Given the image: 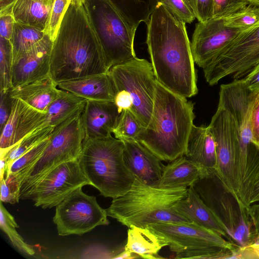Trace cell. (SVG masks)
<instances>
[{
  "mask_svg": "<svg viewBox=\"0 0 259 259\" xmlns=\"http://www.w3.org/2000/svg\"><path fill=\"white\" fill-rule=\"evenodd\" d=\"M146 24V43L156 80L186 98L196 95L197 74L185 23L160 3Z\"/></svg>",
  "mask_w": 259,
  "mask_h": 259,
  "instance_id": "6da1fadb",
  "label": "cell"
},
{
  "mask_svg": "<svg viewBox=\"0 0 259 259\" xmlns=\"http://www.w3.org/2000/svg\"><path fill=\"white\" fill-rule=\"evenodd\" d=\"M109 71L82 1L70 0L53 42L49 75L58 84Z\"/></svg>",
  "mask_w": 259,
  "mask_h": 259,
  "instance_id": "7a4b0ae2",
  "label": "cell"
},
{
  "mask_svg": "<svg viewBox=\"0 0 259 259\" xmlns=\"http://www.w3.org/2000/svg\"><path fill=\"white\" fill-rule=\"evenodd\" d=\"M194 106L157 80L149 124L137 140L161 160L171 161L184 155L195 117Z\"/></svg>",
  "mask_w": 259,
  "mask_h": 259,
  "instance_id": "3957f363",
  "label": "cell"
},
{
  "mask_svg": "<svg viewBox=\"0 0 259 259\" xmlns=\"http://www.w3.org/2000/svg\"><path fill=\"white\" fill-rule=\"evenodd\" d=\"M186 187L162 188L146 184L136 177L130 190L113 199L106 211L107 215L128 228H147L158 223H191L173 208L185 197Z\"/></svg>",
  "mask_w": 259,
  "mask_h": 259,
  "instance_id": "277c9868",
  "label": "cell"
},
{
  "mask_svg": "<svg viewBox=\"0 0 259 259\" xmlns=\"http://www.w3.org/2000/svg\"><path fill=\"white\" fill-rule=\"evenodd\" d=\"M123 142L112 136L84 140L78 159L91 185L101 195L113 199L125 194L136 177L126 166Z\"/></svg>",
  "mask_w": 259,
  "mask_h": 259,
  "instance_id": "5b68a950",
  "label": "cell"
},
{
  "mask_svg": "<svg viewBox=\"0 0 259 259\" xmlns=\"http://www.w3.org/2000/svg\"><path fill=\"white\" fill-rule=\"evenodd\" d=\"M191 186L223 225L228 241L242 247L251 244L247 208L215 169L206 170Z\"/></svg>",
  "mask_w": 259,
  "mask_h": 259,
  "instance_id": "8992f818",
  "label": "cell"
},
{
  "mask_svg": "<svg viewBox=\"0 0 259 259\" xmlns=\"http://www.w3.org/2000/svg\"><path fill=\"white\" fill-rule=\"evenodd\" d=\"M147 228L169 246L176 258H231L239 246L192 222L153 223Z\"/></svg>",
  "mask_w": 259,
  "mask_h": 259,
  "instance_id": "52a82bcc",
  "label": "cell"
},
{
  "mask_svg": "<svg viewBox=\"0 0 259 259\" xmlns=\"http://www.w3.org/2000/svg\"><path fill=\"white\" fill-rule=\"evenodd\" d=\"M82 1L108 70L135 58L134 45L137 29L128 24L109 0Z\"/></svg>",
  "mask_w": 259,
  "mask_h": 259,
  "instance_id": "ba28073f",
  "label": "cell"
},
{
  "mask_svg": "<svg viewBox=\"0 0 259 259\" xmlns=\"http://www.w3.org/2000/svg\"><path fill=\"white\" fill-rule=\"evenodd\" d=\"M82 110L54 127L44 153L21 185L20 199H28L33 188L53 168L64 162L78 159L85 139Z\"/></svg>",
  "mask_w": 259,
  "mask_h": 259,
  "instance_id": "9c48e42d",
  "label": "cell"
},
{
  "mask_svg": "<svg viewBox=\"0 0 259 259\" xmlns=\"http://www.w3.org/2000/svg\"><path fill=\"white\" fill-rule=\"evenodd\" d=\"M257 92L250 90L243 79L222 84L218 105L227 109L234 118L239 152L236 168L242 173L251 174L259 170V146L253 141L250 114Z\"/></svg>",
  "mask_w": 259,
  "mask_h": 259,
  "instance_id": "30bf717a",
  "label": "cell"
},
{
  "mask_svg": "<svg viewBox=\"0 0 259 259\" xmlns=\"http://www.w3.org/2000/svg\"><path fill=\"white\" fill-rule=\"evenodd\" d=\"M116 92L124 90L131 98V112L143 128L148 126L153 111L157 80L152 64L135 58L113 66L109 71Z\"/></svg>",
  "mask_w": 259,
  "mask_h": 259,
  "instance_id": "8fae6325",
  "label": "cell"
},
{
  "mask_svg": "<svg viewBox=\"0 0 259 259\" xmlns=\"http://www.w3.org/2000/svg\"><path fill=\"white\" fill-rule=\"evenodd\" d=\"M258 62L259 24L245 30L202 69L206 82L213 85L228 75L240 79Z\"/></svg>",
  "mask_w": 259,
  "mask_h": 259,
  "instance_id": "7c38bea8",
  "label": "cell"
},
{
  "mask_svg": "<svg viewBox=\"0 0 259 259\" xmlns=\"http://www.w3.org/2000/svg\"><path fill=\"white\" fill-rule=\"evenodd\" d=\"M82 188L56 206L53 220L60 236L82 235L96 227L109 224L106 210L99 205L94 196L84 193Z\"/></svg>",
  "mask_w": 259,
  "mask_h": 259,
  "instance_id": "4fadbf2b",
  "label": "cell"
},
{
  "mask_svg": "<svg viewBox=\"0 0 259 259\" xmlns=\"http://www.w3.org/2000/svg\"><path fill=\"white\" fill-rule=\"evenodd\" d=\"M208 126L215 143V170L224 183L238 197L236 161L239 141L234 118L227 109L218 105Z\"/></svg>",
  "mask_w": 259,
  "mask_h": 259,
  "instance_id": "5bb4252c",
  "label": "cell"
},
{
  "mask_svg": "<svg viewBox=\"0 0 259 259\" xmlns=\"http://www.w3.org/2000/svg\"><path fill=\"white\" fill-rule=\"evenodd\" d=\"M90 182L81 170L78 160L64 162L49 171L36 184L28 197L34 205L42 208L56 206L79 187Z\"/></svg>",
  "mask_w": 259,
  "mask_h": 259,
  "instance_id": "9a60e30c",
  "label": "cell"
},
{
  "mask_svg": "<svg viewBox=\"0 0 259 259\" xmlns=\"http://www.w3.org/2000/svg\"><path fill=\"white\" fill-rule=\"evenodd\" d=\"M246 30L227 27L223 18L212 17L198 22L191 42L194 62L202 68Z\"/></svg>",
  "mask_w": 259,
  "mask_h": 259,
  "instance_id": "2e32d148",
  "label": "cell"
},
{
  "mask_svg": "<svg viewBox=\"0 0 259 259\" xmlns=\"http://www.w3.org/2000/svg\"><path fill=\"white\" fill-rule=\"evenodd\" d=\"M53 42L46 34L30 50L12 61V88L49 75Z\"/></svg>",
  "mask_w": 259,
  "mask_h": 259,
  "instance_id": "e0dca14e",
  "label": "cell"
},
{
  "mask_svg": "<svg viewBox=\"0 0 259 259\" xmlns=\"http://www.w3.org/2000/svg\"><path fill=\"white\" fill-rule=\"evenodd\" d=\"M46 114L20 99L12 98L10 115L1 132V150L14 146L29 133L46 126Z\"/></svg>",
  "mask_w": 259,
  "mask_h": 259,
  "instance_id": "ac0fdd59",
  "label": "cell"
},
{
  "mask_svg": "<svg viewBox=\"0 0 259 259\" xmlns=\"http://www.w3.org/2000/svg\"><path fill=\"white\" fill-rule=\"evenodd\" d=\"M121 141L124 145L123 158L126 166L135 177L154 186L161 176L163 167L161 160L137 140Z\"/></svg>",
  "mask_w": 259,
  "mask_h": 259,
  "instance_id": "d6986e66",
  "label": "cell"
},
{
  "mask_svg": "<svg viewBox=\"0 0 259 259\" xmlns=\"http://www.w3.org/2000/svg\"><path fill=\"white\" fill-rule=\"evenodd\" d=\"M120 114L114 102L87 100L81 113L84 140L111 136Z\"/></svg>",
  "mask_w": 259,
  "mask_h": 259,
  "instance_id": "ffe728a7",
  "label": "cell"
},
{
  "mask_svg": "<svg viewBox=\"0 0 259 259\" xmlns=\"http://www.w3.org/2000/svg\"><path fill=\"white\" fill-rule=\"evenodd\" d=\"M59 89L87 100L114 102L115 90L109 71L61 82Z\"/></svg>",
  "mask_w": 259,
  "mask_h": 259,
  "instance_id": "44dd1931",
  "label": "cell"
},
{
  "mask_svg": "<svg viewBox=\"0 0 259 259\" xmlns=\"http://www.w3.org/2000/svg\"><path fill=\"white\" fill-rule=\"evenodd\" d=\"M173 208L191 222L211 230L228 240L223 225L192 186L189 187L186 196L178 201Z\"/></svg>",
  "mask_w": 259,
  "mask_h": 259,
  "instance_id": "7402d4cb",
  "label": "cell"
},
{
  "mask_svg": "<svg viewBox=\"0 0 259 259\" xmlns=\"http://www.w3.org/2000/svg\"><path fill=\"white\" fill-rule=\"evenodd\" d=\"M60 89L50 75L12 88V98L21 100L30 106L47 112L49 105L59 96Z\"/></svg>",
  "mask_w": 259,
  "mask_h": 259,
  "instance_id": "603a6c76",
  "label": "cell"
},
{
  "mask_svg": "<svg viewBox=\"0 0 259 259\" xmlns=\"http://www.w3.org/2000/svg\"><path fill=\"white\" fill-rule=\"evenodd\" d=\"M184 156L205 170L215 169V143L209 126L193 125Z\"/></svg>",
  "mask_w": 259,
  "mask_h": 259,
  "instance_id": "cb8c5ba5",
  "label": "cell"
},
{
  "mask_svg": "<svg viewBox=\"0 0 259 259\" xmlns=\"http://www.w3.org/2000/svg\"><path fill=\"white\" fill-rule=\"evenodd\" d=\"M163 166L161 176L154 186L170 188L191 186L206 170L185 156Z\"/></svg>",
  "mask_w": 259,
  "mask_h": 259,
  "instance_id": "d4e9b609",
  "label": "cell"
},
{
  "mask_svg": "<svg viewBox=\"0 0 259 259\" xmlns=\"http://www.w3.org/2000/svg\"><path fill=\"white\" fill-rule=\"evenodd\" d=\"M55 0H14L12 14L16 22L44 31Z\"/></svg>",
  "mask_w": 259,
  "mask_h": 259,
  "instance_id": "484cf974",
  "label": "cell"
},
{
  "mask_svg": "<svg viewBox=\"0 0 259 259\" xmlns=\"http://www.w3.org/2000/svg\"><path fill=\"white\" fill-rule=\"evenodd\" d=\"M166 245L147 228L132 226L127 231L124 249L147 259L163 258L158 253Z\"/></svg>",
  "mask_w": 259,
  "mask_h": 259,
  "instance_id": "4316f807",
  "label": "cell"
},
{
  "mask_svg": "<svg viewBox=\"0 0 259 259\" xmlns=\"http://www.w3.org/2000/svg\"><path fill=\"white\" fill-rule=\"evenodd\" d=\"M86 102L85 99L60 89L58 97L48 108L44 125L55 127L73 115L82 111Z\"/></svg>",
  "mask_w": 259,
  "mask_h": 259,
  "instance_id": "83f0119b",
  "label": "cell"
},
{
  "mask_svg": "<svg viewBox=\"0 0 259 259\" xmlns=\"http://www.w3.org/2000/svg\"><path fill=\"white\" fill-rule=\"evenodd\" d=\"M54 127L40 126L23 138L14 146L1 150V179L4 178L12 163L35 145L49 138Z\"/></svg>",
  "mask_w": 259,
  "mask_h": 259,
  "instance_id": "f1b7e54d",
  "label": "cell"
},
{
  "mask_svg": "<svg viewBox=\"0 0 259 259\" xmlns=\"http://www.w3.org/2000/svg\"><path fill=\"white\" fill-rule=\"evenodd\" d=\"M124 20L137 29L139 24L146 23L156 7L164 0H109Z\"/></svg>",
  "mask_w": 259,
  "mask_h": 259,
  "instance_id": "f546056e",
  "label": "cell"
},
{
  "mask_svg": "<svg viewBox=\"0 0 259 259\" xmlns=\"http://www.w3.org/2000/svg\"><path fill=\"white\" fill-rule=\"evenodd\" d=\"M46 34L34 26L15 22L11 39L12 61L30 50Z\"/></svg>",
  "mask_w": 259,
  "mask_h": 259,
  "instance_id": "4dcf8cb0",
  "label": "cell"
},
{
  "mask_svg": "<svg viewBox=\"0 0 259 259\" xmlns=\"http://www.w3.org/2000/svg\"><path fill=\"white\" fill-rule=\"evenodd\" d=\"M50 137L15 160L10 166L4 178L9 174H16L23 182L33 166L44 153L49 144Z\"/></svg>",
  "mask_w": 259,
  "mask_h": 259,
  "instance_id": "1f68e13d",
  "label": "cell"
},
{
  "mask_svg": "<svg viewBox=\"0 0 259 259\" xmlns=\"http://www.w3.org/2000/svg\"><path fill=\"white\" fill-rule=\"evenodd\" d=\"M0 226L9 237L13 246L19 251L29 255L34 254L32 246L26 243L16 231V228L19 226L13 216L4 206L2 201L0 204Z\"/></svg>",
  "mask_w": 259,
  "mask_h": 259,
  "instance_id": "d6a6232c",
  "label": "cell"
},
{
  "mask_svg": "<svg viewBox=\"0 0 259 259\" xmlns=\"http://www.w3.org/2000/svg\"><path fill=\"white\" fill-rule=\"evenodd\" d=\"M143 128L131 111L124 110L120 114L113 131V134L115 138L120 140H137Z\"/></svg>",
  "mask_w": 259,
  "mask_h": 259,
  "instance_id": "836d02e7",
  "label": "cell"
},
{
  "mask_svg": "<svg viewBox=\"0 0 259 259\" xmlns=\"http://www.w3.org/2000/svg\"><path fill=\"white\" fill-rule=\"evenodd\" d=\"M224 19L227 27L247 29L259 24V7L248 4L238 12Z\"/></svg>",
  "mask_w": 259,
  "mask_h": 259,
  "instance_id": "e575fe53",
  "label": "cell"
},
{
  "mask_svg": "<svg viewBox=\"0 0 259 259\" xmlns=\"http://www.w3.org/2000/svg\"><path fill=\"white\" fill-rule=\"evenodd\" d=\"M12 52L10 41L0 37L1 92H8L12 88Z\"/></svg>",
  "mask_w": 259,
  "mask_h": 259,
  "instance_id": "d590c367",
  "label": "cell"
},
{
  "mask_svg": "<svg viewBox=\"0 0 259 259\" xmlns=\"http://www.w3.org/2000/svg\"><path fill=\"white\" fill-rule=\"evenodd\" d=\"M70 0H55L49 14L44 32L53 41L58 33L62 18Z\"/></svg>",
  "mask_w": 259,
  "mask_h": 259,
  "instance_id": "8d00e7d4",
  "label": "cell"
},
{
  "mask_svg": "<svg viewBox=\"0 0 259 259\" xmlns=\"http://www.w3.org/2000/svg\"><path fill=\"white\" fill-rule=\"evenodd\" d=\"M21 187V183L13 174L1 179V201L11 204L18 202Z\"/></svg>",
  "mask_w": 259,
  "mask_h": 259,
  "instance_id": "74e56055",
  "label": "cell"
},
{
  "mask_svg": "<svg viewBox=\"0 0 259 259\" xmlns=\"http://www.w3.org/2000/svg\"><path fill=\"white\" fill-rule=\"evenodd\" d=\"M162 3L185 24L191 23L196 18L188 0H164Z\"/></svg>",
  "mask_w": 259,
  "mask_h": 259,
  "instance_id": "f35d334b",
  "label": "cell"
},
{
  "mask_svg": "<svg viewBox=\"0 0 259 259\" xmlns=\"http://www.w3.org/2000/svg\"><path fill=\"white\" fill-rule=\"evenodd\" d=\"M248 4L246 0H213L212 17L224 18Z\"/></svg>",
  "mask_w": 259,
  "mask_h": 259,
  "instance_id": "ab89813d",
  "label": "cell"
},
{
  "mask_svg": "<svg viewBox=\"0 0 259 259\" xmlns=\"http://www.w3.org/2000/svg\"><path fill=\"white\" fill-rule=\"evenodd\" d=\"M198 22L213 17V0H188Z\"/></svg>",
  "mask_w": 259,
  "mask_h": 259,
  "instance_id": "60d3db41",
  "label": "cell"
},
{
  "mask_svg": "<svg viewBox=\"0 0 259 259\" xmlns=\"http://www.w3.org/2000/svg\"><path fill=\"white\" fill-rule=\"evenodd\" d=\"M250 122L253 142L259 146V92L256 93L252 105Z\"/></svg>",
  "mask_w": 259,
  "mask_h": 259,
  "instance_id": "b9f144b4",
  "label": "cell"
},
{
  "mask_svg": "<svg viewBox=\"0 0 259 259\" xmlns=\"http://www.w3.org/2000/svg\"><path fill=\"white\" fill-rule=\"evenodd\" d=\"M247 211L251 226V244H259V204L251 205Z\"/></svg>",
  "mask_w": 259,
  "mask_h": 259,
  "instance_id": "7bdbcfd3",
  "label": "cell"
},
{
  "mask_svg": "<svg viewBox=\"0 0 259 259\" xmlns=\"http://www.w3.org/2000/svg\"><path fill=\"white\" fill-rule=\"evenodd\" d=\"M8 92H1L0 102V130L1 132L6 123L10 115L12 105V98Z\"/></svg>",
  "mask_w": 259,
  "mask_h": 259,
  "instance_id": "ee69618b",
  "label": "cell"
},
{
  "mask_svg": "<svg viewBox=\"0 0 259 259\" xmlns=\"http://www.w3.org/2000/svg\"><path fill=\"white\" fill-rule=\"evenodd\" d=\"M114 102L120 113L124 110H131L133 107L130 96L127 92L124 90L116 92Z\"/></svg>",
  "mask_w": 259,
  "mask_h": 259,
  "instance_id": "f6af8a7d",
  "label": "cell"
},
{
  "mask_svg": "<svg viewBox=\"0 0 259 259\" xmlns=\"http://www.w3.org/2000/svg\"><path fill=\"white\" fill-rule=\"evenodd\" d=\"M243 79L250 90L259 92V62Z\"/></svg>",
  "mask_w": 259,
  "mask_h": 259,
  "instance_id": "bcb514c9",
  "label": "cell"
},
{
  "mask_svg": "<svg viewBox=\"0 0 259 259\" xmlns=\"http://www.w3.org/2000/svg\"><path fill=\"white\" fill-rule=\"evenodd\" d=\"M259 202V176L255 180L251 190L249 204L251 205L252 203Z\"/></svg>",
  "mask_w": 259,
  "mask_h": 259,
  "instance_id": "7dc6e473",
  "label": "cell"
},
{
  "mask_svg": "<svg viewBox=\"0 0 259 259\" xmlns=\"http://www.w3.org/2000/svg\"><path fill=\"white\" fill-rule=\"evenodd\" d=\"M141 258L140 256L134 252L125 250L124 248L123 250L120 252L115 257V258Z\"/></svg>",
  "mask_w": 259,
  "mask_h": 259,
  "instance_id": "c3c4849f",
  "label": "cell"
},
{
  "mask_svg": "<svg viewBox=\"0 0 259 259\" xmlns=\"http://www.w3.org/2000/svg\"><path fill=\"white\" fill-rule=\"evenodd\" d=\"M249 4L259 7V0H246Z\"/></svg>",
  "mask_w": 259,
  "mask_h": 259,
  "instance_id": "681fc988",
  "label": "cell"
}]
</instances>
